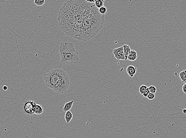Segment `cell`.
<instances>
[{
	"instance_id": "1",
	"label": "cell",
	"mask_w": 186,
	"mask_h": 138,
	"mask_svg": "<svg viewBox=\"0 0 186 138\" xmlns=\"http://www.w3.org/2000/svg\"><path fill=\"white\" fill-rule=\"evenodd\" d=\"M94 5L85 0H71L64 3L58 17L60 29L67 36L80 41L85 16Z\"/></svg>"
},
{
	"instance_id": "2",
	"label": "cell",
	"mask_w": 186,
	"mask_h": 138,
	"mask_svg": "<svg viewBox=\"0 0 186 138\" xmlns=\"http://www.w3.org/2000/svg\"><path fill=\"white\" fill-rule=\"evenodd\" d=\"M105 22L104 15L99 12L93 5L86 13L82 24L80 41H86L94 38L103 27Z\"/></svg>"
},
{
	"instance_id": "3",
	"label": "cell",
	"mask_w": 186,
	"mask_h": 138,
	"mask_svg": "<svg viewBox=\"0 0 186 138\" xmlns=\"http://www.w3.org/2000/svg\"><path fill=\"white\" fill-rule=\"evenodd\" d=\"M46 86L58 93L63 94L68 90L70 84L69 76L65 70L57 68L44 74Z\"/></svg>"
},
{
	"instance_id": "4",
	"label": "cell",
	"mask_w": 186,
	"mask_h": 138,
	"mask_svg": "<svg viewBox=\"0 0 186 138\" xmlns=\"http://www.w3.org/2000/svg\"><path fill=\"white\" fill-rule=\"evenodd\" d=\"M59 52L62 65L75 64L80 60L78 52L71 43L65 41L60 43Z\"/></svg>"
},
{
	"instance_id": "5",
	"label": "cell",
	"mask_w": 186,
	"mask_h": 138,
	"mask_svg": "<svg viewBox=\"0 0 186 138\" xmlns=\"http://www.w3.org/2000/svg\"><path fill=\"white\" fill-rule=\"evenodd\" d=\"M36 103L33 101H29L26 102L24 105V110L27 113L33 114H35L36 108Z\"/></svg>"
},
{
	"instance_id": "6",
	"label": "cell",
	"mask_w": 186,
	"mask_h": 138,
	"mask_svg": "<svg viewBox=\"0 0 186 138\" xmlns=\"http://www.w3.org/2000/svg\"><path fill=\"white\" fill-rule=\"evenodd\" d=\"M113 53L115 58L118 60H125V58L123 46L114 49L113 51Z\"/></svg>"
},
{
	"instance_id": "7",
	"label": "cell",
	"mask_w": 186,
	"mask_h": 138,
	"mask_svg": "<svg viewBox=\"0 0 186 138\" xmlns=\"http://www.w3.org/2000/svg\"><path fill=\"white\" fill-rule=\"evenodd\" d=\"M137 68L133 65H129L127 67L126 72L129 74L130 78H132L136 74Z\"/></svg>"
},
{
	"instance_id": "8",
	"label": "cell",
	"mask_w": 186,
	"mask_h": 138,
	"mask_svg": "<svg viewBox=\"0 0 186 138\" xmlns=\"http://www.w3.org/2000/svg\"><path fill=\"white\" fill-rule=\"evenodd\" d=\"M137 58V52L134 50H131L130 53L128 57V60L131 61H134Z\"/></svg>"
},
{
	"instance_id": "9",
	"label": "cell",
	"mask_w": 186,
	"mask_h": 138,
	"mask_svg": "<svg viewBox=\"0 0 186 138\" xmlns=\"http://www.w3.org/2000/svg\"><path fill=\"white\" fill-rule=\"evenodd\" d=\"M123 47L125 58V60L126 61L127 60H128V57L129 56L131 50L130 47H129V46L128 45H123Z\"/></svg>"
},
{
	"instance_id": "10",
	"label": "cell",
	"mask_w": 186,
	"mask_h": 138,
	"mask_svg": "<svg viewBox=\"0 0 186 138\" xmlns=\"http://www.w3.org/2000/svg\"><path fill=\"white\" fill-rule=\"evenodd\" d=\"M73 103V101H71V102L66 103L64 105V106L63 108V111L65 112H66L68 111H70V110L72 108Z\"/></svg>"
},
{
	"instance_id": "11",
	"label": "cell",
	"mask_w": 186,
	"mask_h": 138,
	"mask_svg": "<svg viewBox=\"0 0 186 138\" xmlns=\"http://www.w3.org/2000/svg\"><path fill=\"white\" fill-rule=\"evenodd\" d=\"M73 117V115L70 111H68L66 112L65 115V119L67 123H69L72 120Z\"/></svg>"
},
{
	"instance_id": "12",
	"label": "cell",
	"mask_w": 186,
	"mask_h": 138,
	"mask_svg": "<svg viewBox=\"0 0 186 138\" xmlns=\"http://www.w3.org/2000/svg\"><path fill=\"white\" fill-rule=\"evenodd\" d=\"M43 113V107H42V105H40L36 104V108L35 114L38 115H41Z\"/></svg>"
},
{
	"instance_id": "13",
	"label": "cell",
	"mask_w": 186,
	"mask_h": 138,
	"mask_svg": "<svg viewBox=\"0 0 186 138\" xmlns=\"http://www.w3.org/2000/svg\"><path fill=\"white\" fill-rule=\"evenodd\" d=\"M180 79L183 83L186 82V70H182L180 72Z\"/></svg>"
},
{
	"instance_id": "14",
	"label": "cell",
	"mask_w": 186,
	"mask_h": 138,
	"mask_svg": "<svg viewBox=\"0 0 186 138\" xmlns=\"http://www.w3.org/2000/svg\"><path fill=\"white\" fill-rule=\"evenodd\" d=\"M105 1H102V0H95V6L97 8H100L104 6V2Z\"/></svg>"
},
{
	"instance_id": "15",
	"label": "cell",
	"mask_w": 186,
	"mask_h": 138,
	"mask_svg": "<svg viewBox=\"0 0 186 138\" xmlns=\"http://www.w3.org/2000/svg\"><path fill=\"white\" fill-rule=\"evenodd\" d=\"M34 4L39 7H41L44 5L45 3V0H35Z\"/></svg>"
},
{
	"instance_id": "16",
	"label": "cell",
	"mask_w": 186,
	"mask_h": 138,
	"mask_svg": "<svg viewBox=\"0 0 186 138\" xmlns=\"http://www.w3.org/2000/svg\"><path fill=\"white\" fill-rule=\"evenodd\" d=\"M147 88H148V87H147V86H146V85H142L140 87L139 92L141 95H143L144 91L147 89Z\"/></svg>"
},
{
	"instance_id": "17",
	"label": "cell",
	"mask_w": 186,
	"mask_h": 138,
	"mask_svg": "<svg viewBox=\"0 0 186 138\" xmlns=\"http://www.w3.org/2000/svg\"><path fill=\"white\" fill-rule=\"evenodd\" d=\"M99 10L100 14H102L104 15L106 13L107 9L106 7L104 6V7H102L101 8H99Z\"/></svg>"
},
{
	"instance_id": "18",
	"label": "cell",
	"mask_w": 186,
	"mask_h": 138,
	"mask_svg": "<svg viewBox=\"0 0 186 138\" xmlns=\"http://www.w3.org/2000/svg\"><path fill=\"white\" fill-rule=\"evenodd\" d=\"M148 88L149 90L150 91V93L154 94L156 93L157 89H156V88L155 86H151L148 87Z\"/></svg>"
},
{
	"instance_id": "19",
	"label": "cell",
	"mask_w": 186,
	"mask_h": 138,
	"mask_svg": "<svg viewBox=\"0 0 186 138\" xmlns=\"http://www.w3.org/2000/svg\"><path fill=\"white\" fill-rule=\"evenodd\" d=\"M155 97V94H154L151 93H150V94L148 95L147 98H148L149 100H152L154 99Z\"/></svg>"
},
{
	"instance_id": "20",
	"label": "cell",
	"mask_w": 186,
	"mask_h": 138,
	"mask_svg": "<svg viewBox=\"0 0 186 138\" xmlns=\"http://www.w3.org/2000/svg\"><path fill=\"white\" fill-rule=\"evenodd\" d=\"M150 91L149 90L148 88H147V89H146V90L144 91V93H143V95H142V96H144V97H145V98L147 97V96H148L149 94H150Z\"/></svg>"
},
{
	"instance_id": "21",
	"label": "cell",
	"mask_w": 186,
	"mask_h": 138,
	"mask_svg": "<svg viewBox=\"0 0 186 138\" xmlns=\"http://www.w3.org/2000/svg\"><path fill=\"white\" fill-rule=\"evenodd\" d=\"M182 90L183 91V93L186 94V83H185L184 84L183 86H182Z\"/></svg>"
},
{
	"instance_id": "22",
	"label": "cell",
	"mask_w": 186,
	"mask_h": 138,
	"mask_svg": "<svg viewBox=\"0 0 186 138\" xmlns=\"http://www.w3.org/2000/svg\"><path fill=\"white\" fill-rule=\"evenodd\" d=\"M86 1L87 2H88V3H95V0H93V1H87V0H86Z\"/></svg>"
},
{
	"instance_id": "23",
	"label": "cell",
	"mask_w": 186,
	"mask_h": 138,
	"mask_svg": "<svg viewBox=\"0 0 186 138\" xmlns=\"http://www.w3.org/2000/svg\"><path fill=\"white\" fill-rule=\"evenodd\" d=\"M3 90H8L7 86H4L3 87Z\"/></svg>"
},
{
	"instance_id": "24",
	"label": "cell",
	"mask_w": 186,
	"mask_h": 138,
	"mask_svg": "<svg viewBox=\"0 0 186 138\" xmlns=\"http://www.w3.org/2000/svg\"><path fill=\"white\" fill-rule=\"evenodd\" d=\"M182 112H183V113H186V109L184 108V109H183V110H182Z\"/></svg>"
},
{
	"instance_id": "25",
	"label": "cell",
	"mask_w": 186,
	"mask_h": 138,
	"mask_svg": "<svg viewBox=\"0 0 186 138\" xmlns=\"http://www.w3.org/2000/svg\"></svg>"
}]
</instances>
